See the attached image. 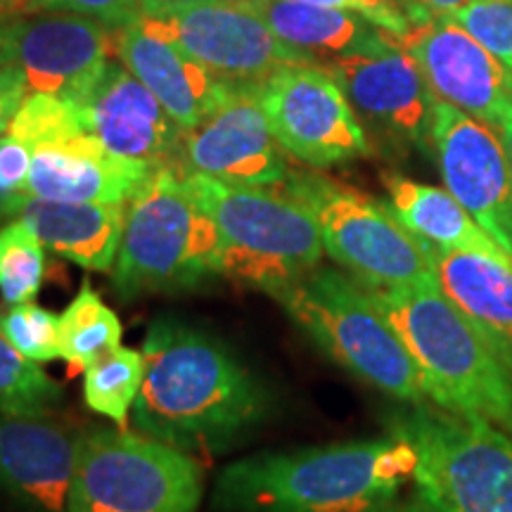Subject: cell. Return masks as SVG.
<instances>
[{"instance_id": "cell-1", "label": "cell", "mask_w": 512, "mask_h": 512, "mask_svg": "<svg viewBox=\"0 0 512 512\" xmlns=\"http://www.w3.org/2000/svg\"><path fill=\"white\" fill-rule=\"evenodd\" d=\"M143 354L145 377L133 403L140 434L185 453H223L271 415L266 384L209 332L155 320Z\"/></svg>"}, {"instance_id": "cell-2", "label": "cell", "mask_w": 512, "mask_h": 512, "mask_svg": "<svg viewBox=\"0 0 512 512\" xmlns=\"http://www.w3.org/2000/svg\"><path fill=\"white\" fill-rule=\"evenodd\" d=\"M418 451L403 434L259 453L228 465L216 479V512H370L394 501L415 477Z\"/></svg>"}, {"instance_id": "cell-3", "label": "cell", "mask_w": 512, "mask_h": 512, "mask_svg": "<svg viewBox=\"0 0 512 512\" xmlns=\"http://www.w3.org/2000/svg\"><path fill=\"white\" fill-rule=\"evenodd\" d=\"M368 290L406 344L420 373L422 389L434 406L508 425L512 418V373L434 280Z\"/></svg>"}, {"instance_id": "cell-4", "label": "cell", "mask_w": 512, "mask_h": 512, "mask_svg": "<svg viewBox=\"0 0 512 512\" xmlns=\"http://www.w3.org/2000/svg\"><path fill=\"white\" fill-rule=\"evenodd\" d=\"M183 178L219 233V275L273 294L320 264L325 247L316 219L280 185L254 188L202 174Z\"/></svg>"}, {"instance_id": "cell-5", "label": "cell", "mask_w": 512, "mask_h": 512, "mask_svg": "<svg viewBox=\"0 0 512 512\" xmlns=\"http://www.w3.org/2000/svg\"><path fill=\"white\" fill-rule=\"evenodd\" d=\"M219 275V233L181 171L162 164L126 204L112 283L119 297L192 290Z\"/></svg>"}, {"instance_id": "cell-6", "label": "cell", "mask_w": 512, "mask_h": 512, "mask_svg": "<svg viewBox=\"0 0 512 512\" xmlns=\"http://www.w3.org/2000/svg\"><path fill=\"white\" fill-rule=\"evenodd\" d=\"M271 297L332 361L380 392L420 406L427 394L415 361L354 275L316 266Z\"/></svg>"}, {"instance_id": "cell-7", "label": "cell", "mask_w": 512, "mask_h": 512, "mask_svg": "<svg viewBox=\"0 0 512 512\" xmlns=\"http://www.w3.org/2000/svg\"><path fill=\"white\" fill-rule=\"evenodd\" d=\"M204 470L190 453L147 434L79 437L67 512H197Z\"/></svg>"}, {"instance_id": "cell-8", "label": "cell", "mask_w": 512, "mask_h": 512, "mask_svg": "<svg viewBox=\"0 0 512 512\" xmlns=\"http://www.w3.org/2000/svg\"><path fill=\"white\" fill-rule=\"evenodd\" d=\"M280 188L309 207L325 252L358 283L387 290L434 280L425 245L389 202L311 171H290Z\"/></svg>"}, {"instance_id": "cell-9", "label": "cell", "mask_w": 512, "mask_h": 512, "mask_svg": "<svg viewBox=\"0 0 512 512\" xmlns=\"http://www.w3.org/2000/svg\"><path fill=\"white\" fill-rule=\"evenodd\" d=\"M418 451V496L441 512H512V441L489 420L415 406L394 427Z\"/></svg>"}, {"instance_id": "cell-10", "label": "cell", "mask_w": 512, "mask_h": 512, "mask_svg": "<svg viewBox=\"0 0 512 512\" xmlns=\"http://www.w3.org/2000/svg\"><path fill=\"white\" fill-rule=\"evenodd\" d=\"M259 98L278 145L313 169L373 152L361 119L323 64H287L261 86Z\"/></svg>"}, {"instance_id": "cell-11", "label": "cell", "mask_w": 512, "mask_h": 512, "mask_svg": "<svg viewBox=\"0 0 512 512\" xmlns=\"http://www.w3.org/2000/svg\"><path fill=\"white\" fill-rule=\"evenodd\" d=\"M228 86L261 88L287 64H316L242 0H211L169 15H140Z\"/></svg>"}, {"instance_id": "cell-12", "label": "cell", "mask_w": 512, "mask_h": 512, "mask_svg": "<svg viewBox=\"0 0 512 512\" xmlns=\"http://www.w3.org/2000/svg\"><path fill=\"white\" fill-rule=\"evenodd\" d=\"M342 86L363 128L394 150L430 152L434 98L399 36L375 53L344 55L323 64Z\"/></svg>"}, {"instance_id": "cell-13", "label": "cell", "mask_w": 512, "mask_h": 512, "mask_svg": "<svg viewBox=\"0 0 512 512\" xmlns=\"http://www.w3.org/2000/svg\"><path fill=\"white\" fill-rule=\"evenodd\" d=\"M114 55V27L76 12L12 15L8 62L27 79V93L81 105Z\"/></svg>"}, {"instance_id": "cell-14", "label": "cell", "mask_w": 512, "mask_h": 512, "mask_svg": "<svg viewBox=\"0 0 512 512\" xmlns=\"http://www.w3.org/2000/svg\"><path fill=\"white\" fill-rule=\"evenodd\" d=\"M261 88L230 86L200 124L183 133L176 169L216 181L275 188L290 174L259 98Z\"/></svg>"}, {"instance_id": "cell-15", "label": "cell", "mask_w": 512, "mask_h": 512, "mask_svg": "<svg viewBox=\"0 0 512 512\" xmlns=\"http://www.w3.org/2000/svg\"><path fill=\"white\" fill-rule=\"evenodd\" d=\"M430 143L446 190L512 256V169L501 136L437 100Z\"/></svg>"}, {"instance_id": "cell-16", "label": "cell", "mask_w": 512, "mask_h": 512, "mask_svg": "<svg viewBox=\"0 0 512 512\" xmlns=\"http://www.w3.org/2000/svg\"><path fill=\"white\" fill-rule=\"evenodd\" d=\"M432 95L491 128L512 105V72L451 17L439 15L399 36Z\"/></svg>"}, {"instance_id": "cell-17", "label": "cell", "mask_w": 512, "mask_h": 512, "mask_svg": "<svg viewBox=\"0 0 512 512\" xmlns=\"http://www.w3.org/2000/svg\"><path fill=\"white\" fill-rule=\"evenodd\" d=\"M79 110L86 131L114 155L176 166L185 131L119 60H110Z\"/></svg>"}, {"instance_id": "cell-18", "label": "cell", "mask_w": 512, "mask_h": 512, "mask_svg": "<svg viewBox=\"0 0 512 512\" xmlns=\"http://www.w3.org/2000/svg\"><path fill=\"white\" fill-rule=\"evenodd\" d=\"M79 437L29 415L0 413V494L24 512H67Z\"/></svg>"}, {"instance_id": "cell-19", "label": "cell", "mask_w": 512, "mask_h": 512, "mask_svg": "<svg viewBox=\"0 0 512 512\" xmlns=\"http://www.w3.org/2000/svg\"><path fill=\"white\" fill-rule=\"evenodd\" d=\"M114 55L155 98L183 131H190L219 102L230 86L192 60L171 38L143 19L114 29Z\"/></svg>"}, {"instance_id": "cell-20", "label": "cell", "mask_w": 512, "mask_h": 512, "mask_svg": "<svg viewBox=\"0 0 512 512\" xmlns=\"http://www.w3.org/2000/svg\"><path fill=\"white\" fill-rule=\"evenodd\" d=\"M157 166L114 155L91 133L34 147L27 197L128 204Z\"/></svg>"}, {"instance_id": "cell-21", "label": "cell", "mask_w": 512, "mask_h": 512, "mask_svg": "<svg viewBox=\"0 0 512 512\" xmlns=\"http://www.w3.org/2000/svg\"><path fill=\"white\" fill-rule=\"evenodd\" d=\"M434 283L512 373V264L422 240Z\"/></svg>"}, {"instance_id": "cell-22", "label": "cell", "mask_w": 512, "mask_h": 512, "mask_svg": "<svg viewBox=\"0 0 512 512\" xmlns=\"http://www.w3.org/2000/svg\"><path fill=\"white\" fill-rule=\"evenodd\" d=\"M15 219L34 230L41 245L95 273H112L126 223V204L55 202L27 197Z\"/></svg>"}, {"instance_id": "cell-23", "label": "cell", "mask_w": 512, "mask_h": 512, "mask_svg": "<svg viewBox=\"0 0 512 512\" xmlns=\"http://www.w3.org/2000/svg\"><path fill=\"white\" fill-rule=\"evenodd\" d=\"M275 34L302 50L316 64L335 57L375 53L394 41V34L377 27L368 17L349 10L316 8L297 0H242Z\"/></svg>"}, {"instance_id": "cell-24", "label": "cell", "mask_w": 512, "mask_h": 512, "mask_svg": "<svg viewBox=\"0 0 512 512\" xmlns=\"http://www.w3.org/2000/svg\"><path fill=\"white\" fill-rule=\"evenodd\" d=\"M382 183L394 216L420 240L451 252L484 254L512 264V256L448 190L411 181L401 174H384Z\"/></svg>"}, {"instance_id": "cell-25", "label": "cell", "mask_w": 512, "mask_h": 512, "mask_svg": "<svg viewBox=\"0 0 512 512\" xmlns=\"http://www.w3.org/2000/svg\"><path fill=\"white\" fill-rule=\"evenodd\" d=\"M121 332L119 316L86 278L60 316V358L74 370H86L107 351L121 347Z\"/></svg>"}, {"instance_id": "cell-26", "label": "cell", "mask_w": 512, "mask_h": 512, "mask_svg": "<svg viewBox=\"0 0 512 512\" xmlns=\"http://www.w3.org/2000/svg\"><path fill=\"white\" fill-rule=\"evenodd\" d=\"M143 377V351L117 347L83 370V401L91 411L110 418L119 430H126Z\"/></svg>"}, {"instance_id": "cell-27", "label": "cell", "mask_w": 512, "mask_h": 512, "mask_svg": "<svg viewBox=\"0 0 512 512\" xmlns=\"http://www.w3.org/2000/svg\"><path fill=\"white\" fill-rule=\"evenodd\" d=\"M60 399V384L38 363L19 354L0 332V413L43 418Z\"/></svg>"}, {"instance_id": "cell-28", "label": "cell", "mask_w": 512, "mask_h": 512, "mask_svg": "<svg viewBox=\"0 0 512 512\" xmlns=\"http://www.w3.org/2000/svg\"><path fill=\"white\" fill-rule=\"evenodd\" d=\"M46 273V247L22 219L0 228V297L8 306L34 302Z\"/></svg>"}, {"instance_id": "cell-29", "label": "cell", "mask_w": 512, "mask_h": 512, "mask_svg": "<svg viewBox=\"0 0 512 512\" xmlns=\"http://www.w3.org/2000/svg\"><path fill=\"white\" fill-rule=\"evenodd\" d=\"M10 136L27 143L31 150L38 145L60 143L79 133H88L83 126L79 105L72 100L55 98L46 93H27L8 128Z\"/></svg>"}, {"instance_id": "cell-30", "label": "cell", "mask_w": 512, "mask_h": 512, "mask_svg": "<svg viewBox=\"0 0 512 512\" xmlns=\"http://www.w3.org/2000/svg\"><path fill=\"white\" fill-rule=\"evenodd\" d=\"M0 332L38 366L60 358V316L34 302L15 304L0 313Z\"/></svg>"}, {"instance_id": "cell-31", "label": "cell", "mask_w": 512, "mask_h": 512, "mask_svg": "<svg viewBox=\"0 0 512 512\" xmlns=\"http://www.w3.org/2000/svg\"><path fill=\"white\" fill-rule=\"evenodd\" d=\"M446 17H451L512 72V0H470Z\"/></svg>"}, {"instance_id": "cell-32", "label": "cell", "mask_w": 512, "mask_h": 512, "mask_svg": "<svg viewBox=\"0 0 512 512\" xmlns=\"http://www.w3.org/2000/svg\"><path fill=\"white\" fill-rule=\"evenodd\" d=\"M34 12H76L117 29L136 22L143 15V5L140 0H19V15Z\"/></svg>"}, {"instance_id": "cell-33", "label": "cell", "mask_w": 512, "mask_h": 512, "mask_svg": "<svg viewBox=\"0 0 512 512\" xmlns=\"http://www.w3.org/2000/svg\"><path fill=\"white\" fill-rule=\"evenodd\" d=\"M34 150L5 133L0 138V214H15L17 204L27 200V181Z\"/></svg>"}, {"instance_id": "cell-34", "label": "cell", "mask_w": 512, "mask_h": 512, "mask_svg": "<svg viewBox=\"0 0 512 512\" xmlns=\"http://www.w3.org/2000/svg\"><path fill=\"white\" fill-rule=\"evenodd\" d=\"M24 98H27V79L22 69L17 64H3L0 67V138L8 133L10 121Z\"/></svg>"}, {"instance_id": "cell-35", "label": "cell", "mask_w": 512, "mask_h": 512, "mask_svg": "<svg viewBox=\"0 0 512 512\" xmlns=\"http://www.w3.org/2000/svg\"><path fill=\"white\" fill-rule=\"evenodd\" d=\"M363 17L377 27L389 31L394 36H406L411 31V22L403 15L399 0H361Z\"/></svg>"}, {"instance_id": "cell-36", "label": "cell", "mask_w": 512, "mask_h": 512, "mask_svg": "<svg viewBox=\"0 0 512 512\" xmlns=\"http://www.w3.org/2000/svg\"><path fill=\"white\" fill-rule=\"evenodd\" d=\"M399 3L411 27H418V24L430 22L432 17L448 15V12L470 3V0H399Z\"/></svg>"}, {"instance_id": "cell-37", "label": "cell", "mask_w": 512, "mask_h": 512, "mask_svg": "<svg viewBox=\"0 0 512 512\" xmlns=\"http://www.w3.org/2000/svg\"><path fill=\"white\" fill-rule=\"evenodd\" d=\"M202 3H211V0H140L143 15H169V12H178Z\"/></svg>"}, {"instance_id": "cell-38", "label": "cell", "mask_w": 512, "mask_h": 512, "mask_svg": "<svg viewBox=\"0 0 512 512\" xmlns=\"http://www.w3.org/2000/svg\"><path fill=\"white\" fill-rule=\"evenodd\" d=\"M370 512H441L434 508L432 503H427L422 496H415V498H408V501H389L380 505V508L370 510Z\"/></svg>"}, {"instance_id": "cell-39", "label": "cell", "mask_w": 512, "mask_h": 512, "mask_svg": "<svg viewBox=\"0 0 512 512\" xmlns=\"http://www.w3.org/2000/svg\"><path fill=\"white\" fill-rule=\"evenodd\" d=\"M297 3L316 5V8L349 10V12H358V15H363V5H361V0H297Z\"/></svg>"}, {"instance_id": "cell-40", "label": "cell", "mask_w": 512, "mask_h": 512, "mask_svg": "<svg viewBox=\"0 0 512 512\" xmlns=\"http://www.w3.org/2000/svg\"><path fill=\"white\" fill-rule=\"evenodd\" d=\"M498 136H501V143L505 147V155H508V162H510V169H512V105L508 107V112L503 114L501 124L496 126Z\"/></svg>"}, {"instance_id": "cell-41", "label": "cell", "mask_w": 512, "mask_h": 512, "mask_svg": "<svg viewBox=\"0 0 512 512\" xmlns=\"http://www.w3.org/2000/svg\"><path fill=\"white\" fill-rule=\"evenodd\" d=\"M12 15H0V67L8 62V22Z\"/></svg>"}, {"instance_id": "cell-42", "label": "cell", "mask_w": 512, "mask_h": 512, "mask_svg": "<svg viewBox=\"0 0 512 512\" xmlns=\"http://www.w3.org/2000/svg\"><path fill=\"white\" fill-rule=\"evenodd\" d=\"M0 15H19V0H0Z\"/></svg>"}, {"instance_id": "cell-43", "label": "cell", "mask_w": 512, "mask_h": 512, "mask_svg": "<svg viewBox=\"0 0 512 512\" xmlns=\"http://www.w3.org/2000/svg\"><path fill=\"white\" fill-rule=\"evenodd\" d=\"M505 427H508V430H510V434H512V418H510V422H508V425H505Z\"/></svg>"}]
</instances>
